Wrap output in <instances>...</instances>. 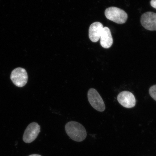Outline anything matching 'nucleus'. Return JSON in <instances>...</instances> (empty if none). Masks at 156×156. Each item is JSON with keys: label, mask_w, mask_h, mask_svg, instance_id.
Masks as SVG:
<instances>
[{"label": "nucleus", "mask_w": 156, "mask_h": 156, "mask_svg": "<svg viewBox=\"0 0 156 156\" xmlns=\"http://www.w3.org/2000/svg\"><path fill=\"white\" fill-rule=\"evenodd\" d=\"M105 13L107 19L117 24H124L128 19V15L126 12L116 7L108 8L105 10Z\"/></svg>", "instance_id": "f03ea898"}, {"label": "nucleus", "mask_w": 156, "mask_h": 156, "mask_svg": "<svg viewBox=\"0 0 156 156\" xmlns=\"http://www.w3.org/2000/svg\"><path fill=\"white\" fill-rule=\"evenodd\" d=\"M104 27L102 23L96 22L91 24L89 29V37L91 41L96 42L100 39Z\"/></svg>", "instance_id": "6e6552de"}, {"label": "nucleus", "mask_w": 156, "mask_h": 156, "mask_svg": "<svg viewBox=\"0 0 156 156\" xmlns=\"http://www.w3.org/2000/svg\"><path fill=\"white\" fill-rule=\"evenodd\" d=\"M10 79L16 87H23L28 82V74L24 68H17L12 72Z\"/></svg>", "instance_id": "20e7f679"}, {"label": "nucleus", "mask_w": 156, "mask_h": 156, "mask_svg": "<svg viewBox=\"0 0 156 156\" xmlns=\"http://www.w3.org/2000/svg\"><path fill=\"white\" fill-rule=\"evenodd\" d=\"M100 44L103 48H110L113 43V40L111 31L108 27L103 28L100 37Z\"/></svg>", "instance_id": "1a4fd4ad"}, {"label": "nucleus", "mask_w": 156, "mask_h": 156, "mask_svg": "<svg viewBox=\"0 0 156 156\" xmlns=\"http://www.w3.org/2000/svg\"><path fill=\"white\" fill-rule=\"evenodd\" d=\"M149 93L152 98L156 101V85L152 86L150 88Z\"/></svg>", "instance_id": "9d476101"}, {"label": "nucleus", "mask_w": 156, "mask_h": 156, "mask_svg": "<svg viewBox=\"0 0 156 156\" xmlns=\"http://www.w3.org/2000/svg\"><path fill=\"white\" fill-rule=\"evenodd\" d=\"M29 156H41L40 155H38V154H33V155H29Z\"/></svg>", "instance_id": "f8f14e48"}, {"label": "nucleus", "mask_w": 156, "mask_h": 156, "mask_svg": "<svg viewBox=\"0 0 156 156\" xmlns=\"http://www.w3.org/2000/svg\"><path fill=\"white\" fill-rule=\"evenodd\" d=\"M41 131V127L36 122H33L27 127L23 136V140L25 143H30L37 137Z\"/></svg>", "instance_id": "39448f33"}, {"label": "nucleus", "mask_w": 156, "mask_h": 156, "mask_svg": "<svg viewBox=\"0 0 156 156\" xmlns=\"http://www.w3.org/2000/svg\"><path fill=\"white\" fill-rule=\"evenodd\" d=\"M151 4L152 7L156 9V0H151Z\"/></svg>", "instance_id": "9b49d317"}, {"label": "nucleus", "mask_w": 156, "mask_h": 156, "mask_svg": "<svg viewBox=\"0 0 156 156\" xmlns=\"http://www.w3.org/2000/svg\"><path fill=\"white\" fill-rule=\"evenodd\" d=\"M87 98L91 106L99 112H103L106 108V106L100 94L96 90L91 88L87 93Z\"/></svg>", "instance_id": "7ed1b4c3"}, {"label": "nucleus", "mask_w": 156, "mask_h": 156, "mask_svg": "<svg viewBox=\"0 0 156 156\" xmlns=\"http://www.w3.org/2000/svg\"><path fill=\"white\" fill-rule=\"evenodd\" d=\"M117 100L122 106L126 108H133L136 104L135 96L133 94L127 91H123L119 94Z\"/></svg>", "instance_id": "423d86ee"}, {"label": "nucleus", "mask_w": 156, "mask_h": 156, "mask_svg": "<svg viewBox=\"0 0 156 156\" xmlns=\"http://www.w3.org/2000/svg\"><path fill=\"white\" fill-rule=\"evenodd\" d=\"M65 129L68 135L74 141L81 142L86 138V130L79 122L74 121L68 122L66 124Z\"/></svg>", "instance_id": "f257e3e1"}, {"label": "nucleus", "mask_w": 156, "mask_h": 156, "mask_svg": "<svg viewBox=\"0 0 156 156\" xmlns=\"http://www.w3.org/2000/svg\"><path fill=\"white\" fill-rule=\"evenodd\" d=\"M141 23L142 26L147 30H156V13L147 12L142 15Z\"/></svg>", "instance_id": "0eeeda50"}]
</instances>
